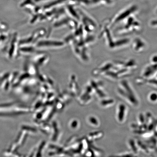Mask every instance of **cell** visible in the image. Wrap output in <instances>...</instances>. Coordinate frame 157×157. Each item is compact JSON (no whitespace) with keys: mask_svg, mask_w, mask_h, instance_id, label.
Returning a JSON list of instances; mask_svg holds the SVG:
<instances>
[{"mask_svg":"<svg viewBox=\"0 0 157 157\" xmlns=\"http://www.w3.org/2000/svg\"><path fill=\"white\" fill-rule=\"evenodd\" d=\"M137 66L136 62L132 59L107 62L102 65L97 71L99 72L98 73L104 74L109 79L115 80L130 75Z\"/></svg>","mask_w":157,"mask_h":157,"instance_id":"1","label":"cell"},{"mask_svg":"<svg viewBox=\"0 0 157 157\" xmlns=\"http://www.w3.org/2000/svg\"><path fill=\"white\" fill-rule=\"evenodd\" d=\"M119 24L120 26L116 27L115 31L116 34L120 35L136 32L140 29L141 26L140 21L135 17L134 14L130 16L115 25Z\"/></svg>","mask_w":157,"mask_h":157,"instance_id":"2","label":"cell"},{"mask_svg":"<svg viewBox=\"0 0 157 157\" xmlns=\"http://www.w3.org/2000/svg\"><path fill=\"white\" fill-rule=\"evenodd\" d=\"M137 6L133 5H131L130 6L128 7L127 8L121 12L118 13L112 20L110 22H109L110 26L112 27L115 25L117 24L121 21L123 20L127 17L131 15L135 14V13L137 11Z\"/></svg>","mask_w":157,"mask_h":157,"instance_id":"3","label":"cell"},{"mask_svg":"<svg viewBox=\"0 0 157 157\" xmlns=\"http://www.w3.org/2000/svg\"><path fill=\"white\" fill-rule=\"evenodd\" d=\"M157 74V63L151 62L143 70L141 77L145 79L152 78Z\"/></svg>","mask_w":157,"mask_h":157,"instance_id":"4","label":"cell"},{"mask_svg":"<svg viewBox=\"0 0 157 157\" xmlns=\"http://www.w3.org/2000/svg\"><path fill=\"white\" fill-rule=\"evenodd\" d=\"M17 35H14V36L13 37L12 40H11L10 45V46L9 52H8L9 55V57L10 59H14L16 56H17V52H19L18 50V44H17Z\"/></svg>","mask_w":157,"mask_h":157,"instance_id":"5","label":"cell"},{"mask_svg":"<svg viewBox=\"0 0 157 157\" xmlns=\"http://www.w3.org/2000/svg\"><path fill=\"white\" fill-rule=\"evenodd\" d=\"M132 46L133 51L137 52H143L146 49V44L143 39L137 38L133 40Z\"/></svg>","mask_w":157,"mask_h":157,"instance_id":"6","label":"cell"},{"mask_svg":"<svg viewBox=\"0 0 157 157\" xmlns=\"http://www.w3.org/2000/svg\"><path fill=\"white\" fill-rule=\"evenodd\" d=\"M119 94L122 96V97L126 99L129 103L132 104L133 105H137L138 103V101L136 99L135 95H133L125 92L121 88H119L118 90Z\"/></svg>","mask_w":157,"mask_h":157,"instance_id":"7","label":"cell"},{"mask_svg":"<svg viewBox=\"0 0 157 157\" xmlns=\"http://www.w3.org/2000/svg\"><path fill=\"white\" fill-rule=\"evenodd\" d=\"M126 111L125 105L123 104H120L118 107L117 115V119L119 122H122L124 120Z\"/></svg>","mask_w":157,"mask_h":157,"instance_id":"8","label":"cell"},{"mask_svg":"<svg viewBox=\"0 0 157 157\" xmlns=\"http://www.w3.org/2000/svg\"><path fill=\"white\" fill-rule=\"evenodd\" d=\"M129 145L130 147L131 150L135 154H137V148L136 145L132 139H131L129 141Z\"/></svg>","mask_w":157,"mask_h":157,"instance_id":"9","label":"cell"},{"mask_svg":"<svg viewBox=\"0 0 157 157\" xmlns=\"http://www.w3.org/2000/svg\"><path fill=\"white\" fill-rule=\"evenodd\" d=\"M137 146L140 148L141 150L143 151L146 153H148V150L146 147L144 145L142 144V143L140 141H138L136 143Z\"/></svg>","mask_w":157,"mask_h":157,"instance_id":"10","label":"cell"},{"mask_svg":"<svg viewBox=\"0 0 157 157\" xmlns=\"http://www.w3.org/2000/svg\"><path fill=\"white\" fill-rule=\"evenodd\" d=\"M114 103V101L113 99H108L104 100L102 102L103 105L105 106H109Z\"/></svg>","mask_w":157,"mask_h":157,"instance_id":"11","label":"cell"},{"mask_svg":"<svg viewBox=\"0 0 157 157\" xmlns=\"http://www.w3.org/2000/svg\"><path fill=\"white\" fill-rule=\"evenodd\" d=\"M149 100L151 101L154 102L157 101V93H152L150 94L149 97Z\"/></svg>","mask_w":157,"mask_h":157,"instance_id":"12","label":"cell"},{"mask_svg":"<svg viewBox=\"0 0 157 157\" xmlns=\"http://www.w3.org/2000/svg\"><path fill=\"white\" fill-rule=\"evenodd\" d=\"M139 123H140V125L144 124L146 123V120L144 115L142 113L139 114L138 117Z\"/></svg>","mask_w":157,"mask_h":157,"instance_id":"13","label":"cell"},{"mask_svg":"<svg viewBox=\"0 0 157 157\" xmlns=\"http://www.w3.org/2000/svg\"><path fill=\"white\" fill-rule=\"evenodd\" d=\"M6 29V27L5 25H4L3 24H2V23H0V33H1L2 31L5 29Z\"/></svg>","mask_w":157,"mask_h":157,"instance_id":"14","label":"cell"},{"mask_svg":"<svg viewBox=\"0 0 157 157\" xmlns=\"http://www.w3.org/2000/svg\"><path fill=\"white\" fill-rule=\"evenodd\" d=\"M6 38V37L4 35H1L0 36V46H1L2 42L5 40Z\"/></svg>","mask_w":157,"mask_h":157,"instance_id":"15","label":"cell"},{"mask_svg":"<svg viewBox=\"0 0 157 157\" xmlns=\"http://www.w3.org/2000/svg\"><path fill=\"white\" fill-rule=\"evenodd\" d=\"M0 78H1V77H0Z\"/></svg>","mask_w":157,"mask_h":157,"instance_id":"16","label":"cell"}]
</instances>
